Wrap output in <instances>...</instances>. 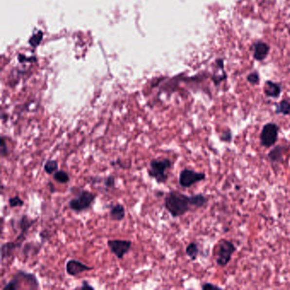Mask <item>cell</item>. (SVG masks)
Segmentation results:
<instances>
[{
	"label": "cell",
	"instance_id": "cell-1",
	"mask_svg": "<svg viewBox=\"0 0 290 290\" xmlns=\"http://www.w3.org/2000/svg\"><path fill=\"white\" fill-rule=\"evenodd\" d=\"M164 207L173 218H177L186 215L193 208L191 197L178 191H170L164 198Z\"/></svg>",
	"mask_w": 290,
	"mask_h": 290
},
{
	"label": "cell",
	"instance_id": "cell-2",
	"mask_svg": "<svg viewBox=\"0 0 290 290\" xmlns=\"http://www.w3.org/2000/svg\"><path fill=\"white\" fill-rule=\"evenodd\" d=\"M173 165L172 160L169 159H152L150 162L147 174L149 177L155 180L157 183L163 184L169 179L166 171Z\"/></svg>",
	"mask_w": 290,
	"mask_h": 290
},
{
	"label": "cell",
	"instance_id": "cell-3",
	"mask_svg": "<svg viewBox=\"0 0 290 290\" xmlns=\"http://www.w3.org/2000/svg\"><path fill=\"white\" fill-rule=\"evenodd\" d=\"M96 199V194L86 190H81L76 197L68 202L69 209L74 212H82L91 207Z\"/></svg>",
	"mask_w": 290,
	"mask_h": 290
},
{
	"label": "cell",
	"instance_id": "cell-4",
	"mask_svg": "<svg viewBox=\"0 0 290 290\" xmlns=\"http://www.w3.org/2000/svg\"><path fill=\"white\" fill-rule=\"evenodd\" d=\"M280 127L276 123H267L262 127L260 134V145L265 148H270L278 141Z\"/></svg>",
	"mask_w": 290,
	"mask_h": 290
},
{
	"label": "cell",
	"instance_id": "cell-5",
	"mask_svg": "<svg viewBox=\"0 0 290 290\" xmlns=\"http://www.w3.org/2000/svg\"><path fill=\"white\" fill-rule=\"evenodd\" d=\"M235 244L229 240L221 239L218 243L216 263L220 267H225L230 263L233 254L236 252Z\"/></svg>",
	"mask_w": 290,
	"mask_h": 290
},
{
	"label": "cell",
	"instance_id": "cell-6",
	"mask_svg": "<svg viewBox=\"0 0 290 290\" xmlns=\"http://www.w3.org/2000/svg\"><path fill=\"white\" fill-rule=\"evenodd\" d=\"M206 179L204 172H197L193 169H184L180 172L179 184L183 188H189Z\"/></svg>",
	"mask_w": 290,
	"mask_h": 290
},
{
	"label": "cell",
	"instance_id": "cell-7",
	"mask_svg": "<svg viewBox=\"0 0 290 290\" xmlns=\"http://www.w3.org/2000/svg\"><path fill=\"white\" fill-rule=\"evenodd\" d=\"M108 246L111 253L121 260L131 250L132 242L130 240H108Z\"/></svg>",
	"mask_w": 290,
	"mask_h": 290
},
{
	"label": "cell",
	"instance_id": "cell-8",
	"mask_svg": "<svg viewBox=\"0 0 290 290\" xmlns=\"http://www.w3.org/2000/svg\"><path fill=\"white\" fill-rule=\"evenodd\" d=\"M91 270H93V267H89L79 260H69L66 265L67 273L72 277H76L82 272Z\"/></svg>",
	"mask_w": 290,
	"mask_h": 290
},
{
	"label": "cell",
	"instance_id": "cell-9",
	"mask_svg": "<svg viewBox=\"0 0 290 290\" xmlns=\"http://www.w3.org/2000/svg\"><path fill=\"white\" fill-rule=\"evenodd\" d=\"M288 147L285 145H277L268 152L267 157L273 166L279 165L284 161V154L288 152Z\"/></svg>",
	"mask_w": 290,
	"mask_h": 290
},
{
	"label": "cell",
	"instance_id": "cell-10",
	"mask_svg": "<svg viewBox=\"0 0 290 290\" xmlns=\"http://www.w3.org/2000/svg\"><path fill=\"white\" fill-rule=\"evenodd\" d=\"M20 244L17 243L16 240L11 241V242H8V243H3L2 247H1V256H2V260L6 259L8 257L11 256L13 254L14 251L20 249Z\"/></svg>",
	"mask_w": 290,
	"mask_h": 290
},
{
	"label": "cell",
	"instance_id": "cell-11",
	"mask_svg": "<svg viewBox=\"0 0 290 290\" xmlns=\"http://www.w3.org/2000/svg\"><path fill=\"white\" fill-rule=\"evenodd\" d=\"M17 274L19 275V277H21L22 279L26 281L29 288L32 290H37L39 289V284H38V280H37V277L34 274L28 273L24 271H18Z\"/></svg>",
	"mask_w": 290,
	"mask_h": 290
},
{
	"label": "cell",
	"instance_id": "cell-12",
	"mask_svg": "<svg viewBox=\"0 0 290 290\" xmlns=\"http://www.w3.org/2000/svg\"><path fill=\"white\" fill-rule=\"evenodd\" d=\"M268 52H269V46L267 44L259 42V43L254 44V56L258 61H261L267 57Z\"/></svg>",
	"mask_w": 290,
	"mask_h": 290
},
{
	"label": "cell",
	"instance_id": "cell-13",
	"mask_svg": "<svg viewBox=\"0 0 290 290\" xmlns=\"http://www.w3.org/2000/svg\"><path fill=\"white\" fill-rule=\"evenodd\" d=\"M110 217L116 221H121L125 218V209L124 205L116 203L110 209Z\"/></svg>",
	"mask_w": 290,
	"mask_h": 290
},
{
	"label": "cell",
	"instance_id": "cell-14",
	"mask_svg": "<svg viewBox=\"0 0 290 290\" xmlns=\"http://www.w3.org/2000/svg\"><path fill=\"white\" fill-rule=\"evenodd\" d=\"M265 94L268 97L277 98L280 95V85L272 81H267L265 85Z\"/></svg>",
	"mask_w": 290,
	"mask_h": 290
},
{
	"label": "cell",
	"instance_id": "cell-15",
	"mask_svg": "<svg viewBox=\"0 0 290 290\" xmlns=\"http://www.w3.org/2000/svg\"><path fill=\"white\" fill-rule=\"evenodd\" d=\"M190 197H191L192 206H193V208H195V209L203 208L204 206L207 205V203L209 202L208 197L203 195L202 193L193 194V195L190 196Z\"/></svg>",
	"mask_w": 290,
	"mask_h": 290
},
{
	"label": "cell",
	"instance_id": "cell-16",
	"mask_svg": "<svg viewBox=\"0 0 290 290\" xmlns=\"http://www.w3.org/2000/svg\"><path fill=\"white\" fill-rule=\"evenodd\" d=\"M276 114L288 116L290 114V99H284L276 106Z\"/></svg>",
	"mask_w": 290,
	"mask_h": 290
},
{
	"label": "cell",
	"instance_id": "cell-17",
	"mask_svg": "<svg viewBox=\"0 0 290 290\" xmlns=\"http://www.w3.org/2000/svg\"><path fill=\"white\" fill-rule=\"evenodd\" d=\"M36 220L37 219H31L27 215H23L19 221L20 232L27 233L28 230L30 229L31 226L35 224Z\"/></svg>",
	"mask_w": 290,
	"mask_h": 290
},
{
	"label": "cell",
	"instance_id": "cell-18",
	"mask_svg": "<svg viewBox=\"0 0 290 290\" xmlns=\"http://www.w3.org/2000/svg\"><path fill=\"white\" fill-rule=\"evenodd\" d=\"M186 254L192 260H197L199 254V247L195 242L190 243L186 248Z\"/></svg>",
	"mask_w": 290,
	"mask_h": 290
},
{
	"label": "cell",
	"instance_id": "cell-19",
	"mask_svg": "<svg viewBox=\"0 0 290 290\" xmlns=\"http://www.w3.org/2000/svg\"><path fill=\"white\" fill-rule=\"evenodd\" d=\"M53 179L58 183L67 184L70 181V176L65 170H57L56 172L53 174Z\"/></svg>",
	"mask_w": 290,
	"mask_h": 290
},
{
	"label": "cell",
	"instance_id": "cell-20",
	"mask_svg": "<svg viewBox=\"0 0 290 290\" xmlns=\"http://www.w3.org/2000/svg\"><path fill=\"white\" fill-rule=\"evenodd\" d=\"M58 162L54 159H50L48 160L47 162L45 163L44 166V172L48 174V175H53L54 173L56 172L58 170Z\"/></svg>",
	"mask_w": 290,
	"mask_h": 290
},
{
	"label": "cell",
	"instance_id": "cell-21",
	"mask_svg": "<svg viewBox=\"0 0 290 290\" xmlns=\"http://www.w3.org/2000/svg\"><path fill=\"white\" fill-rule=\"evenodd\" d=\"M0 154L2 158H6L7 156L9 155V149L7 146L5 136L3 135L0 137Z\"/></svg>",
	"mask_w": 290,
	"mask_h": 290
},
{
	"label": "cell",
	"instance_id": "cell-22",
	"mask_svg": "<svg viewBox=\"0 0 290 290\" xmlns=\"http://www.w3.org/2000/svg\"><path fill=\"white\" fill-rule=\"evenodd\" d=\"M9 205L10 208H17V207H22L24 205V201L20 199L19 196H15L9 199Z\"/></svg>",
	"mask_w": 290,
	"mask_h": 290
},
{
	"label": "cell",
	"instance_id": "cell-23",
	"mask_svg": "<svg viewBox=\"0 0 290 290\" xmlns=\"http://www.w3.org/2000/svg\"><path fill=\"white\" fill-rule=\"evenodd\" d=\"M20 289L19 282L17 280V277L14 276L13 278L3 286V290H17Z\"/></svg>",
	"mask_w": 290,
	"mask_h": 290
},
{
	"label": "cell",
	"instance_id": "cell-24",
	"mask_svg": "<svg viewBox=\"0 0 290 290\" xmlns=\"http://www.w3.org/2000/svg\"><path fill=\"white\" fill-rule=\"evenodd\" d=\"M219 140L222 142H231L233 140V132L229 128H226V130L221 132V135L219 136Z\"/></svg>",
	"mask_w": 290,
	"mask_h": 290
},
{
	"label": "cell",
	"instance_id": "cell-25",
	"mask_svg": "<svg viewBox=\"0 0 290 290\" xmlns=\"http://www.w3.org/2000/svg\"><path fill=\"white\" fill-rule=\"evenodd\" d=\"M115 181H116V180H115V177L113 176H109L107 178H105L104 185L107 187V189L114 188Z\"/></svg>",
	"mask_w": 290,
	"mask_h": 290
},
{
	"label": "cell",
	"instance_id": "cell-26",
	"mask_svg": "<svg viewBox=\"0 0 290 290\" xmlns=\"http://www.w3.org/2000/svg\"><path fill=\"white\" fill-rule=\"evenodd\" d=\"M248 81L251 83V84H257L259 82V75L253 72V73H250L248 76Z\"/></svg>",
	"mask_w": 290,
	"mask_h": 290
},
{
	"label": "cell",
	"instance_id": "cell-27",
	"mask_svg": "<svg viewBox=\"0 0 290 290\" xmlns=\"http://www.w3.org/2000/svg\"><path fill=\"white\" fill-rule=\"evenodd\" d=\"M201 289L202 290H216V289H220L219 286L215 285V284H210V283H204L202 284Z\"/></svg>",
	"mask_w": 290,
	"mask_h": 290
},
{
	"label": "cell",
	"instance_id": "cell-28",
	"mask_svg": "<svg viewBox=\"0 0 290 290\" xmlns=\"http://www.w3.org/2000/svg\"><path fill=\"white\" fill-rule=\"evenodd\" d=\"M39 236H40L41 238H42V243H44L46 240L49 239V236H49V232L46 231V230L42 231L40 234H39Z\"/></svg>",
	"mask_w": 290,
	"mask_h": 290
},
{
	"label": "cell",
	"instance_id": "cell-29",
	"mask_svg": "<svg viewBox=\"0 0 290 290\" xmlns=\"http://www.w3.org/2000/svg\"><path fill=\"white\" fill-rule=\"evenodd\" d=\"M79 289H81V290H85V289H91V290H94V287H92L91 285H90V284H89L86 281H84V282H83V284H82L81 287L79 288Z\"/></svg>",
	"mask_w": 290,
	"mask_h": 290
},
{
	"label": "cell",
	"instance_id": "cell-30",
	"mask_svg": "<svg viewBox=\"0 0 290 290\" xmlns=\"http://www.w3.org/2000/svg\"><path fill=\"white\" fill-rule=\"evenodd\" d=\"M48 188H49V190H50V192H51V193H54V192H55L54 185H53V183L52 182L48 183Z\"/></svg>",
	"mask_w": 290,
	"mask_h": 290
}]
</instances>
